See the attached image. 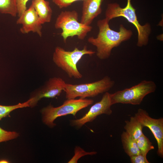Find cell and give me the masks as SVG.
I'll return each instance as SVG.
<instances>
[{
	"mask_svg": "<svg viewBox=\"0 0 163 163\" xmlns=\"http://www.w3.org/2000/svg\"><path fill=\"white\" fill-rule=\"evenodd\" d=\"M121 137L123 148L129 157L141 153L136 140L132 138L125 131L122 133Z\"/></svg>",
	"mask_w": 163,
	"mask_h": 163,
	"instance_id": "9a60e30c",
	"label": "cell"
},
{
	"mask_svg": "<svg viewBox=\"0 0 163 163\" xmlns=\"http://www.w3.org/2000/svg\"><path fill=\"white\" fill-rule=\"evenodd\" d=\"M95 52L88 50L86 45L82 50L75 47L72 51H66L57 46L53 54L52 60L55 65L64 71L69 77L80 79L83 76L78 70L77 63L83 56L86 55L91 56Z\"/></svg>",
	"mask_w": 163,
	"mask_h": 163,
	"instance_id": "3957f363",
	"label": "cell"
},
{
	"mask_svg": "<svg viewBox=\"0 0 163 163\" xmlns=\"http://www.w3.org/2000/svg\"><path fill=\"white\" fill-rule=\"evenodd\" d=\"M17 15L20 17L27 9L26 5L29 0H16Z\"/></svg>",
	"mask_w": 163,
	"mask_h": 163,
	"instance_id": "7402d4cb",
	"label": "cell"
},
{
	"mask_svg": "<svg viewBox=\"0 0 163 163\" xmlns=\"http://www.w3.org/2000/svg\"><path fill=\"white\" fill-rule=\"evenodd\" d=\"M125 123L124 128L125 132L134 140H136L143 134L144 127L135 116L131 117Z\"/></svg>",
	"mask_w": 163,
	"mask_h": 163,
	"instance_id": "5bb4252c",
	"label": "cell"
},
{
	"mask_svg": "<svg viewBox=\"0 0 163 163\" xmlns=\"http://www.w3.org/2000/svg\"><path fill=\"white\" fill-rule=\"evenodd\" d=\"M109 21L106 18L98 20L97 25L99 32L97 37H91L88 39L89 43L96 47V56L101 60L108 59L113 48L130 39L133 35L132 31L126 28L122 24L120 25L119 31L111 29Z\"/></svg>",
	"mask_w": 163,
	"mask_h": 163,
	"instance_id": "6da1fadb",
	"label": "cell"
},
{
	"mask_svg": "<svg viewBox=\"0 0 163 163\" xmlns=\"http://www.w3.org/2000/svg\"><path fill=\"white\" fill-rule=\"evenodd\" d=\"M31 100L30 98L26 101L14 105L5 106L0 105V120L8 115L10 112L15 109L30 107L29 103Z\"/></svg>",
	"mask_w": 163,
	"mask_h": 163,
	"instance_id": "ac0fdd59",
	"label": "cell"
},
{
	"mask_svg": "<svg viewBox=\"0 0 163 163\" xmlns=\"http://www.w3.org/2000/svg\"><path fill=\"white\" fill-rule=\"evenodd\" d=\"M0 13L13 17L17 15L16 0H0Z\"/></svg>",
	"mask_w": 163,
	"mask_h": 163,
	"instance_id": "2e32d148",
	"label": "cell"
},
{
	"mask_svg": "<svg viewBox=\"0 0 163 163\" xmlns=\"http://www.w3.org/2000/svg\"><path fill=\"white\" fill-rule=\"evenodd\" d=\"M16 23L17 24L22 25L20 29L21 33L27 34L32 32L37 33L40 37L42 36V24L31 4L19 17Z\"/></svg>",
	"mask_w": 163,
	"mask_h": 163,
	"instance_id": "8fae6325",
	"label": "cell"
},
{
	"mask_svg": "<svg viewBox=\"0 0 163 163\" xmlns=\"http://www.w3.org/2000/svg\"><path fill=\"white\" fill-rule=\"evenodd\" d=\"M136 143L140 153L147 156L149 152L154 149L149 139L143 133L136 140Z\"/></svg>",
	"mask_w": 163,
	"mask_h": 163,
	"instance_id": "e0dca14e",
	"label": "cell"
},
{
	"mask_svg": "<svg viewBox=\"0 0 163 163\" xmlns=\"http://www.w3.org/2000/svg\"><path fill=\"white\" fill-rule=\"evenodd\" d=\"M8 161L5 160H0V163H8Z\"/></svg>",
	"mask_w": 163,
	"mask_h": 163,
	"instance_id": "cb8c5ba5",
	"label": "cell"
},
{
	"mask_svg": "<svg viewBox=\"0 0 163 163\" xmlns=\"http://www.w3.org/2000/svg\"><path fill=\"white\" fill-rule=\"evenodd\" d=\"M132 163H149L147 158L146 156L141 153L129 157Z\"/></svg>",
	"mask_w": 163,
	"mask_h": 163,
	"instance_id": "603a6c76",
	"label": "cell"
},
{
	"mask_svg": "<svg viewBox=\"0 0 163 163\" xmlns=\"http://www.w3.org/2000/svg\"><path fill=\"white\" fill-rule=\"evenodd\" d=\"M60 9L67 7L71 5L74 2L84 0H52Z\"/></svg>",
	"mask_w": 163,
	"mask_h": 163,
	"instance_id": "44dd1931",
	"label": "cell"
},
{
	"mask_svg": "<svg viewBox=\"0 0 163 163\" xmlns=\"http://www.w3.org/2000/svg\"><path fill=\"white\" fill-rule=\"evenodd\" d=\"M105 18L109 21L116 18L123 17L136 27L138 33L137 45L142 47L147 45L151 27L149 23L141 25L139 22L136 13V9L132 6L131 0H127L126 6L123 8L118 4L111 3L107 5L105 13Z\"/></svg>",
	"mask_w": 163,
	"mask_h": 163,
	"instance_id": "7a4b0ae2",
	"label": "cell"
},
{
	"mask_svg": "<svg viewBox=\"0 0 163 163\" xmlns=\"http://www.w3.org/2000/svg\"><path fill=\"white\" fill-rule=\"evenodd\" d=\"M66 83L62 78L53 77L50 78L42 86L31 94L30 107H34L44 98H54L59 96L65 88Z\"/></svg>",
	"mask_w": 163,
	"mask_h": 163,
	"instance_id": "9c48e42d",
	"label": "cell"
},
{
	"mask_svg": "<svg viewBox=\"0 0 163 163\" xmlns=\"http://www.w3.org/2000/svg\"><path fill=\"white\" fill-rule=\"evenodd\" d=\"M135 116L143 127L149 128L153 134L157 144V153L163 157V118L155 119L150 117L146 110L141 108L138 110Z\"/></svg>",
	"mask_w": 163,
	"mask_h": 163,
	"instance_id": "30bf717a",
	"label": "cell"
},
{
	"mask_svg": "<svg viewBox=\"0 0 163 163\" xmlns=\"http://www.w3.org/2000/svg\"><path fill=\"white\" fill-rule=\"evenodd\" d=\"M114 81L108 76L94 82L79 84L66 83L64 90L67 99L92 97L108 92L114 85Z\"/></svg>",
	"mask_w": 163,
	"mask_h": 163,
	"instance_id": "8992f818",
	"label": "cell"
},
{
	"mask_svg": "<svg viewBox=\"0 0 163 163\" xmlns=\"http://www.w3.org/2000/svg\"><path fill=\"white\" fill-rule=\"evenodd\" d=\"M104 0H84L80 22L90 25L94 19L102 12V4Z\"/></svg>",
	"mask_w": 163,
	"mask_h": 163,
	"instance_id": "7c38bea8",
	"label": "cell"
},
{
	"mask_svg": "<svg viewBox=\"0 0 163 163\" xmlns=\"http://www.w3.org/2000/svg\"><path fill=\"white\" fill-rule=\"evenodd\" d=\"M93 103L92 99L79 98L67 99L62 105L57 107L50 104L41 110L43 122L49 127L53 128L56 125L54 122L58 117L69 114L75 117L79 111Z\"/></svg>",
	"mask_w": 163,
	"mask_h": 163,
	"instance_id": "277c9868",
	"label": "cell"
},
{
	"mask_svg": "<svg viewBox=\"0 0 163 163\" xmlns=\"http://www.w3.org/2000/svg\"><path fill=\"white\" fill-rule=\"evenodd\" d=\"M54 27L62 30L61 35L65 43L69 37L77 36L79 40H84L92 29L91 25L78 22V13L74 10L62 11L56 18Z\"/></svg>",
	"mask_w": 163,
	"mask_h": 163,
	"instance_id": "5b68a950",
	"label": "cell"
},
{
	"mask_svg": "<svg viewBox=\"0 0 163 163\" xmlns=\"http://www.w3.org/2000/svg\"><path fill=\"white\" fill-rule=\"evenodd\" d=\"M31 5L37 14L42 24L50 22L53 11L48 1L33 0Z\"/></svg>",
	"mask_w": 163,
	"mask_h": 163,
	"instance_id": "4fadbf2b",
	"label": "cell"
},
{
	"mask_svg": "<svg viewBox=\"0 0 163 163\" xmlns=\"http://www.w3.org/2000/svg\"><path fill=\"white\" fill-rule=\"evenodd\" d=\"M97 152H88L79 146H76L74 149V154L72 157L68 161V163H76L82 157L86 155H96Z\"/></svg>",
	"mask_w": 163,
	"mask_h": 163,
	"instance_id": "d6986e66",
	"label": "cell"
},
{
	"mask_svg": "<svg viewBox=\"0 0 163 163\" xmlns=\"http://www.w3.org/2000/svg\"><path fill=\"white\" fill-rule=\"evenodd\" d=\"M110 93H104L101 100L92 105L88 111L81 118L71 120L70 125L77 129L81 128L84 125L94 120L99 115L102 114L110 115L112 113Z\"/></svg>",
	"mask_w": 163,
	"mask_h": 163,
	"instance_id": "ba28073f",
	"label": "cell"
},
{
	"mask_svg": "<svg viewBox=\"0 0 163 163\" xmlns=\"http://www.w3.org/2000/svg\"><path fill=\"white\" fill-rule=\"evenodd\" d=\"M19 135L18 133L7 131L0 127V143L15 139Z\"/></svg>",
	"mask_w": 163,
	"mask_h": 163,
	"instance_id": "ffe728a7",
	"label": "cell"
},
{
	"mask_svg": "<svg viewBox=\"0 0 163 163\" xmlns=\"http://www.w3.org/2000/svg\"><path fill=\"white\" fill-rule=\"evenodd\" d=\"M156 84L152 81L143 80L129 88L110 94L112 105L121 103L133 105L140 104L147 95L155 92Z\"/></svg>",
	"mask_w": 163,
	"mask_h": 163,
	"instance_id": "52a82bcc",
	"label": "cell"
}]
</instances>
